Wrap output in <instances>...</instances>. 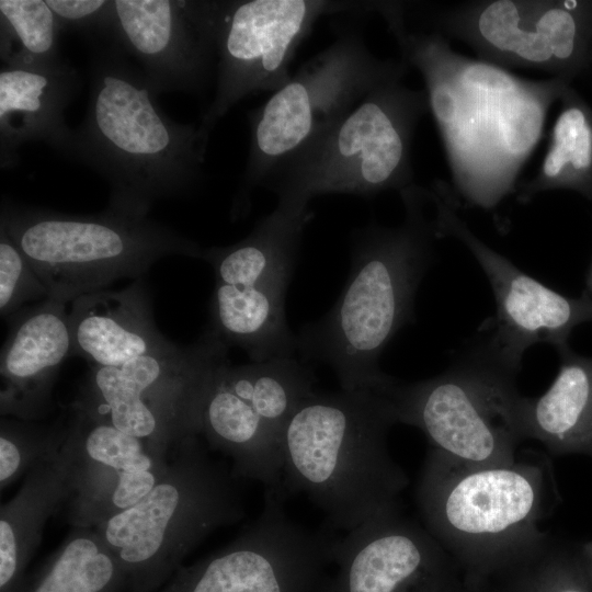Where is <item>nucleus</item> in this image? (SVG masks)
<instances>
[{
    "label": "nucleus",
    "mask_w": 592,
    "mask_h": 592,
    "mask_svg": "<svg viewBox=\"0 0 592 592\" xmlns=\"http://www.w3.org/2000/svg\"><path fill=\"white\" fill-rule=\"evenodd\" d=\"M375 13L395 37L401 60L424 81L453 190L470 206L497 207L516 192L548 111L569 79L530 80L464 56L441 34L410 27L402 1H378Z\"/></svg>",
    "instance_id": "1"
},
{
    "label": "nucleus",
    "mask_w": 592,
    "mask_h": 592,
    "mask_svg": "<svg viewBox=\"0 0 592 592\" xmlns=\"http://www.w3.org/2000/svg\"><path fill=\"white\" fill-rule=\"evenodd\" d=\"M86 116L65 155L110 185L106 209L147 217L153 203L195 189L208 138L168 117L139 67L116 44L94 43Z\"/></svg>",
    "instance_id": "2"
},
{
    "label": "nucleus",
    "mask_w": 592,
    "mask_h": 592,
    "mask_svg": "<svg viewBox=\"0 0 592 592\" xmlns=\"http://www.w3.org/2000/svg\"><path fill=\"white\" fill-rule=\"evenodd\" d=\"M399 194L403 221L369 224L354 234L351 274L337 303L296 335L298 357L330 366L343 390L380 389L392 378L380 371L379 356L413 320L414 297L440 239L426 215V189L412 184Z\"/></svg>",
    "instance_id": "3"
},
{
    "label": "nucleus",
    "mask_w": 592,
    "mask_h": 592,
    "mask_svg": "<svg viewBox=\"0 0 592 592\" xmlns=\"http://www.w3.org/2000/svg\"><path fill=\"white\" fill-rule=\"evenodd\" d=\"M396 423L382 388L314 391L284 430V490L305 494L339 531L398 510L409 479L388 448Z\"/></svg>",
    "instance_id": "4"
},
{
    "label": "nucleus",
    "mask_w": 592,
    "mask_h": 592,
    "mask_svg": "<svg viewBox=\"0 0 592 592\" xmlns=\"http://www.w3.org/2000/svg\"><path fill=\"white\" fill-rule=\"evenodd\" d=\"M415 497L424 527L476 583L539 547V523L560 502L550 458L535 451L471 466L431 448Z\"/></svg>",
    "instance_id": "5"
},
{
    "label": "nucleus",
    "mask_w": 592,
    "mask_h": 592,
    "mask_svg": "<svg viewBox=\"0 0 592 592\" xmlns=\"http://www.w3.org/2000/svg\"><path fill=\"white\" fill-rule=\"evenodd\" d=\"M429 112L424 89L394 79L366 94L342 119L280 169L264 185L274 208L292 218L312 217V198L325 194L373 197L413 183L412 144Z\"/></svg>",
    "instance_id": "6"
},
{
    "label": "nucleus",
    "mask_w": 592,
    "mask_h": 592,
    "mask_svg": "<svg viewBox=\"0 0 592 592\" xmlns=\"http://www.w3.org/2000/svg\"><path fill=\"white\" fill-rule=\"evenodd\" d=\"M171 453L166 475L146 497L94 527L121 562L130 592L159 589L208 534L244 516L239 479L198 436Z\"/></svg>",
    "instance_id": "7"
},
{
    "label": "nucleus",
    "mask_w": 592,
    "mask_h": 592,
    "mask_svg": "<svg viewBox=\"0 0 592 592\" xmlns=\"http://www.w3.org/2000/svg\"><path fill=\"white\" fill-rule=\"evenodd\" d=\"M408 69L401 59L376 57L358 29H338L332 43L248 112L249 152L231 215L242 216L255 189L264 187L373 89L403 79Z\"/></svg>",
    "instance_id": "8"
},
{
    "label": "nucleus",
    "mask_w": 592,
    "mask_h": 592,
    "mask_svg": "<svg viewBox=\"0 0 592 592\" xmlns=\"http://www.w3.org/2000/svg\"><path fill=\"white\" fill-rule=\"evenodd\" d=\"M0 228L65 304L116 280L141 277L168 255L203 259L204 249L168 226L105 209L78 215L3 200Z\"/></svg>",
    "instance_id": "9"
},
{
    "label": "nucleus",
    "mask_w": 592,
    "mask_h": 592,
    "mask_svg": "<svg viewBox=\"0 0 592 592\" xmlns=\"http://www.w3.org/2000/svg\"><path fill=\"white\" fill-rule=\"evenodd\" d=\"M516 375L480 341L444 373L414 383L392 377L382 390L396 422L421 430L432 448L466 465L499 466L515 462L523 441Z\"/></svg>",
    "instance_id": "10"
},
{
    "label": "nucleus",
    "mask_w": 592,
    "mask_h": 592,
    "mask_svg": "<svg viewBox=\"0 0 592 592\" xmlns=\"http://www.w3.org/2000/svg\"><path fill=\"white\" fill-rule=\"evenodd\" d=\"M227 350L208 328L190 345L174 344L118 367L91 366L71 405L169 455L201 435L204 398L228 363Z\"/></svg>",
    "instance_id": "11"
},
{
    "label": "nucleus",
    "mask_w": 592,
    "mask_h": 592,
    "mask_svg": "<svg viewBox=\"0 0 592 592\" xmlns=\"http://www.w3.org/2000/svg\"><path fill=\"white\" fill-rule=\"evenodd\" d=\"M190 5L217 57L215 94L198 124L209 138L239 101L272 93L289 80L292 60L320 18L373 13L375 1L194 0Z\"/></svg>",
    "instance_id": "12"
},
{
    "label": "nucleus",
    "mask_w": 592,
    "mask_h": 592,
    "mask_svg": "<svg viewBox=\"0 0 592 592\" xmlns=\"http://www.w3.org/2000/svg\"><path fill=\"white\" fill-rule=\"evenodd\" d=\"M430 30L501 68L569 79L592 62V2L465 1L428 12Z\"/></svg>",
    "instance_id": "13"
},
{
    "label": "nucleus",
    "mask_w": 592,
    "mask_h": 592,
    "mask_svg": "<svg viewBox=\"0 0 592 592\" xmlns=\"http://www.w3.org/2000/svg\"><path fill=\"white\" fill-rule=\"evenodd\" d=\"M286 491L265 488L260 515L228 545L181 566L159 592H316L335 538L286 513Z\"/></svg>",
    "instance_id": "14"
},
{
    "label": "nucleus",
    "mask_w": 592,
    "mask_h": 592,
    "mask_svg": "<svg viewBox=\"0 0 592 592\" xmlns=\"http://www.w3.org/2000/svg\"><path fill=\"white\" fill-rule=\"evenodd\" d=\"M305 396L303 378L285 362L226 363L205 395L201 434L231 459L238 479L278 487L284 430Z\"/></svg>",
    "instance_id": "15"
},
{
    "label": "nucleus",
    "mask_w": 592,
    "mask_h": 592,
    "mask_svg": "<svg viewBox=\"0 0 592 592\" xmlns=\"http://www.w3.org/2000/svg\"><path fill=\"white\" fill-rule=\"evenodd\" d=\"M428 195L439 238L451 236L465 244L490 282L497 316L482 341L505 366L519 373L531 345L546 342L558 349L574 326L592 319V301L549 288L478 239L458 217L446 183L436 181Z\"/></svg>",
    "instance_id": "16"
},
{
    "label": "nucleus",
    "mask_w": 592,
    "mask_h": 592,
    "mask_svg": "<svg viewBox=\"0 0 592 592\" xmlns=\"http://www.w3.org/2000/svg\"><path fill=\"white\" fill-rule=\"evenodd\" d=\"M66 444L75 490L66 504L73 527H96L137 504L166 475L168 455L146 441L96 419L71 403Z\"/></svg>",
    "instance_id": "17"
},
{
    "label": "nucleus",
    "mask_w": 592,
    "mask_h": 592,
    "mask_svg": "<svg viewBox=\"0 0 592 592\" xmlns=\"http://www.w3.org/2000/svg\"><path fill=\"white\" fill-rule=\"evenodd\" d=\"M331 557L337 570L320 592H436L456 566L424 525L399 509L335 538Z\"/></svg>",
    "instance_id": "18"
},
{
    "label": "nucleus",
    "mask_w": 592,
    "mask_h": 592,
    "mask_svg": "<svg viewBox=\"0 0 592 592\" xmlns=\"http://www.w3.org/2000/svg\"><path fill=\"white\" fill-rule=\"evenodd\" d=\"M104 37L137 59L157 95L200 93L209 82L214 46L187 1L113 0Z\"/></svg>",
    "instance_id": "19"
},
{
    "label": "nucleus",
    "mask_w": 592,
    "mask_h": 592,
    "mask_svg": "<svg viewBox=\"0 0 592 592\" xmlns=\"http://www.w3.org/2000/svg\"><path fill=\"white\" fill-rule=\"evenodd\" d=\"M66 305L46 298L7 320L10 329L0 356L1 417L38 421L50 411L55 379L71 355Z\"/></svg>",
    "instance_id": "20"
},
{
    "label": "nucleus",
    "mask_w": 592,
    "mask_h": 592,
    "mask_svg": "<svg viewBox=\"0 0 592 592\" xmlns=\"http://www.w3.org/2000/svg\"><path fill=\"white\" fill-rule=\"evenodd\" d=\"M77 70L62 58L49 64H2L0 70V163H19V148L42 140L65 153L71 133L65 111L79 89Z\"/></svg>",
    "instance_id": "21"
},
{
    "label": "nucleus",
    "mask_w": 592,
    "mask_h": 592,
    "mask_svg": "<svg viewBox=\"0 0 592 592\" xmlns=\"http://www.w3.org/2000/svg\"><path fill=\"white\" fill-rule=\"evenodd\" d=\"M71 303V355L86 358L91 366L118 367L174 345L155 325L141 278L121 291L99 289Z\"/></svg>",
    "instance_id": "22"
},
{
    "label": "nucleus",
    "mask_w": 592,
    "mask_h": 592,
    "mask_svg": "<svg viewBox=\"0 0 592 592\" xmlns=\"http://www.w3.org/2000/svg\"><path fill=\"white\" fill-rule=\"evenodd\" d=\"M75 490L73 465L66 442L37 460L19 492L0 509V592H11L25 576L48 519Z\"/></svg>",
    "instance_id": "23"
},
{
    "label": "nucleus",
    "mask_w": 592,
    "mask_h": 592,
    "mask_svg": "<svg viewBox=\"0 0 592 592\" xmlns=\"http://www.w3.org/2000/svg\"><path fill=\"white\" fill-rule=\"evenodd\" d=\"M557 350L560 365L549 388L519 400L521 436L538 441L553 456L592 458V358L576 355L567 344Z\"/></svg>",
    "instance_id": "24"
},
{
    "label": "nucleus",
    "mask_w": 592,
    "mask_h": 592,
    "mask_svg": "<svg viewBox=\"0 0 592 592\" xmlns=\"http://www.w3.org/2000/svg\"><path fill=\"white\" fill-rule=\"evenodd\" d=\"M287 287L215 283L210 328L228 346L244 350L251 362L296 353V335L285 315Z\"/></svg>",
    "instance_id": "25"
},
{
    "label": "nucleus",
    "mask_w": 592,
    "mask_h": 592,
    "mask_svg": "<svg viewBox=\"0 0 592 592\" xmlns=\"http://www.w3.org/2000/svg\"><path fill=\"white\" fill-rule=\"evenodd\" d=\"M311 218H292L273 209L241 241L204 249L218 283L239 286L287 287L306 225Z\"/></svg>",
    "instance_id": "26"
},
{
    "label": "nucleus",
    "mask_w": 592,
    "mask_h": 592,
    "mask_svg": "<svg viewBox=\"0 0 592 592\" xmlns=\"http://www.w3.org/2000/svg\"><path fill=\"white\" fill-rule=\"evenodd\" d=\"M549 134L545 156L535 173L517 185L525 204L553 190H574L592 197V110L569 86Z\"/></svg>",
    "instance_id": "27"
},
{
    "label": "nucleus",
    "mask_w": 592,
    "mask_h": 592,
    "mask_svg": "<svg viewBox=\"0 0 592 592\" xmlns=\"http://www.w3.org/2000/svg\"><path fill=\"white\" fill-rule=\"evenodd\" d=\"M126 576L92 527H75L67 539L11 592H119Z\"/></svg>",
    "instance_id": "28"
},
{
    "label": "nucleus",
    "mask_w": 592,
    "mask_h": 592,
    "mask_svg": "<svg viewBox=\"0 0 592 592\" xmlns=\"http://www.w3.org/2000/svg\"><path fill=\"white\" fill-rule=\"evenodd\" d=\"M498 576L502 584L496 592H592L578 544L550 534L539 547Z\"/></svg>",
    "instance_id": "29"
},
{
    "label": "nucleus",
    "mask_w": 592,
    "mask_h": 592,
    "mask_svg": "<svg viewBox=\"0 0 592 592\" xmlns=\"http://www.w3.org/2000/svg\"><path fill=\"white\" fill-rule=\"evenodd\" d=\"M60 23L46 0L0 1L3 64H49L61 59Z\"/></svg>",
    "instance_id": "30"
},
{
    "label": "nucleus",
    "mask_w": 592,
    "mask_h": 592,
    "mask_svg": "<svg viewBox=\"0 0 592 592\" xmlns=\"http://www.w3.org/2000/svg\"><path fill=\"white\" fill-rule=\"evenodd\" d=\"M67 433V408L49 423L2 417L0 421L1 490L26 474L37 460L60 449Z\"/></svg>",
    "instance_id": "31"
},
{
    "label": "nucleus",
    "mask_w": 592,
    "mask_h": 592,
    "mask_svg": "<svg viewBox=\"0 0 592 592\" xmlns=\"http://www.w3.org/2000/svg\"><path fill=\"white\" fill-rule=\"evenodd\" d=\"M49 293L35 269L11 237L0 228V314L8 320L34 299Z\"/></svg>",
    "instance_id": "32"
},
{
    "label": "nucleus",
    "mask_w": 592,
    "mask_h": 592,
    "mask_svg": "<svg viewBox=\"0 0 592 592\" xmlns=\"http://www.w3.org/2000/svg\"><path fill=\"white\" fill-rule=\"evenodd\" d=\"M57 16L61 30L105 36L112 12L113 0H46Z\"/></svg>",
    "instance_id": "33"
},
{
    "label": "nucleus",
    "mask_w": 592,
    "mask_h": 592,
    "mask_svg": "<svg viewBox=\"0 0 592 592\" xmlns=\"http://www.w3.org/2000/svg\"><path fill=\"white\" fill-rule=\"evenodd\" d=\"M436 592H481V590L478 583H475L468 579L464 583H460L454 576Z\"/></svg>",
    "instance_id": "34"
},
{
    "label": "nucleus",
    "mask_w": 592,
    "mask_h": 592,
    "mask_svg": "<svg viewBox=\"0 0 592 592\" xmlns=\"http://www.w3.org/2000/svg\"><path fill=\"white\" fill-rule=\"evenodd\" d=\"M578 547L589 577L592 581V540L578 544Z\"/></svg>",
    "instance_id": "35"
},
{
    "label": "nucleus",
    "mask_w": 592,
    "mask_h": 592,
    "mask_svg": "<svg viewBox=\"0 0 592 592\" xmlns=\"http://www.w3.org/2000/svg\"><path fill=\"white\" fill-rule=\"evenodd\" d=\"M589 285L592 288V269H591V272H590V275H589Z\"/></svg>",
    "instance_id": "36"
}]
</instances>
